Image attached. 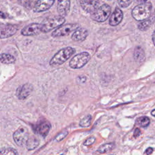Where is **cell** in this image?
I'll use <instances>...</instances> for the list:
<instances>
[{
    "mask_svg": "<svg viewBox=\"0 0 155 155\" xmlns=\"http://www.w3.org/2000/svg\"><path fill=\"white\" fill-rule=\"evenodd\" d=\"M151 4L145 2L136 6L133 9L131 14L136 21H144L151 16Z\"/></svg>",
    "mask_w": 155,
    "mask_h": 155,
    "instance_id": "6da1fadb",
    "label": "cell"
},
{
    "mask_svg": "<svg viewBox=\"0 0 155 155\" xmlns=\"http://www.w3.org/2000/svg\"><path fill=\"white\" fill-rule=\"evenodd\" d=\"M75 52V49L68 47L62 48L57 52L50 61V65L51 66H57L61 65L70 58Z\"/></svg>",
    "mask_w": 155,
    "mask_h": 155,
    "instance_id": "7a4b0ae2",
    "label": "cell"
},
{
    "mask_svg": "<svg viewBox=\"0 0 155 155\" xmlns=\"http://www.w3.org/2000/svg\"><path fill=\"white\" fill-rule=\"evenodd\" d=\"M65 19L64 17L61 16H56L45 20L42 24H41V32L47 33L53 29L58 28L63 25Z\"/></svg>",
    "mask_w": 155,
    "mask_h": 155,
    "instance_id": "3957f363",
    "label": "cell"
},
{
    "mask_svg": "<svg viewBox=\"0 0 155 155\" xmlns=\"http://www.w3.org/2000/svg\"><path fill=\"white\" fill-rule=\"evenodd\" d=\"M110 13L111 7L108 4H104L91 13V18L97 22H104L108 18Z\"/></svg>",
    "mask_w": 155,
    "mask_h": 155,
    "instance_id": "277c9868",
    "label": "cell"
},
{
    "mask_svg": "<svg viewBox=\"0 0 155 155\" xmlns=\"http://www.w3.org/2000/svg\"><path fill=\"white\" fill-rule=\"evenodd\" d=\"M90 55L87 52H82L75 55L70 61L69 65L72 68H81L90 60Z\"/></svg>",
    "mask_w": 155,
    "mask_h": 155,
    "instance_id": "5b68a950",
    "label": "cell"
},
{
    "mask_svg": "<svg viewBox=\"0 0 155 155\" xmlns=\"http://www.w3.org/2000/svg\"><path fill=\"white\" fill-rule=\"evenodd\" d=\"M13 137L16 145L24 146L29 137L28 131L25 127H20L14 132Z\"/></svg>",
    "mask_w": 155,
    "mask_h": 155,
    "instance_id": "8992f818",
    "label": "cell"
},
{
    "mask_svg": "<svg viewBox=\"0 0 155 155\" xmlns=\"http://www.w3.org/2000/svg\"><path fill=\"white\" fill-rule=\"evenodd\" d=\"M78 27H79L78 25L74 24L62 25L60 27H58L56 30H54L52 32L51 36L54 38L67 36L69 35V33H70L73 30H76Z\"/></svg>",
    "mask_w": 155,
    "mask_h": 155,
    "instance_id": "52a82bcc",
    "label": "cell"
},
{
    "mask_svg": "<svg viewBox=\"0 0 155 155\" xmlns=\"http://www.w3.org/2000/svg\"><path fill=\"white\" fill-rule=\"evenodd\" d=\"M18 28L11 24H0V39L9 38L16 33Z\"/></svg>",
    "mask_w": 155,
    "mask_h": 155,
    "instance_id": "ba28073f",
    "label": "cell"
},
{
    "mask_svg": "<svg viewBox=\"0 0 155 155\" xmlns=\"http://www.w3.org/2000/svg\"><path fill=\"white\" fill-rule=\"evenodd\" d=\"M41 24L32 23L30 24L21 30V34L24 36H33L41 32Z\"/></svg>",
    "mask_w": 155,
    "mask_h": 155,
    "instance_id": "9c48e42d",
    "label": "cell"
},
{
    "mask_svg": "<svg viewBox=\"0 0 155 155\" xmlns=\"http://www.w3.org/2000/svg\"><path fill=\"white\" fill-rule=\"evenodd\" d=\"M33 91V86L30 84H25L16 90V96L19 99L27 98Z\"/></svg>",
    "mask_w": 155,
    "mask_h": 155,
    "instance_id": "30bf717a",
    "label": "cell"
},
{
    "mask_svg": "<svg viewBox=\"0 0 155 155\" xmlns=\"http://www.w3.org/2000/svg\"><path fill=\"white\" fill-rule=\"evenodd\" d=\"M54 2L52 0H39L36 2L33 11L35 12H42L49 9Z\"/></svg>",
    "mask_w": 155,
    "mask_h": 155,
    "instance_id": "8fae6325",
    "label": "cell"
},
{
    "mask_svg": "<svg viewBox=\"0 0 155 155\" xmlns=\"http://www.w3.org/2000/svg\"><path fill=\"white\" fill-rule=\"evenodd\" d=\"M81 5L82 8L87 12L93 13L98 8L99 1H81Z\"/></svg>",
    "mask_w": 155,
    "mask_h": 155,
    "instance_id": "7c38bea8",
    "label": "cell"
},
{
    "mask_svg": "<svg viewBox=\"0 0 155 155\" xmlns=\"http://www.w3.org/2000/svg\"><path fill=\"white\" fill-rule=\"evenodd\" d=\"M50 128H51L50 124L48 122L44 121L38 124L35 127V130L36 133L40 134L41 136L44 137L48 134L50 130Z\"/></svg>",
    "mask_w": 155,
    "mask_h": 155,
    "instance_id": "4fadbf2b",
    "label": "cell"
},
{
    "mask_svg": "<svg viewBox=\"0 0 155 155\" xmlns=\"http://www.w3.org/2000/svg\"><path fill=\"white\" fill-rule=\"evenodd\" d=\"M122 19L123 13L122 10L119 8H116L110 18L109 24L112 26H116L122 21Z\"/></svg>",
    "mask_w": 155,
    "mask_h": 155,
    "instance_id": "5bb4252c",
    "label": "cell"
},
{
    "mask_svg": "<svg viewBox=\"0 0 155 155\" xmlns=\"http://www.w3.org/2000/svg\"><path fill=\"white\" fill-rule=\"evenodd\" d=\"M88 35V31L85 28H78L73 33L71 39L74 41H82Z\"/></svg>",
    "mask_w": 155,
    "mask_h": 155,
    "instance_id": "9a60e30c",
    "label": "cell"
},
{
    "mask_svg": "<svg viewBox=\"0 0 155 155\" xmlns=\"http://www.w3.org/2000/svg\"><path fill=\"white\" fill-rule=\"evenodd\" d=\"M70 1H58L57 8L59 16L63 17L66 15L70 10Z\"/></svg>",
    "mask_w": 155,
    "mask_h": 155,
    "instance_id": "2e32d148",
    "label": "cell"
},
{
    "mask_svg": "<svg viewBox=\"0 0 155 155\" xmlns=\"http://www.w3.org/2000/svg\"><path fill=\"white\" fill-rule=\"evenodd\" d=\"M133 58L134 60L139 63H141L145 60V53L142 47L137 46L135 48L133 53Z\"/></svg>",
    "mask_w": 155,
    "mask_h": 155,
    "instance_id": "e0dca14e",
    "label": "cell"
},
{
    "mask_svg": "<svg viewBox=\"0 0 155 155\" xmlns=\"http://www.w3.org/2000/svg\"><path fill=\"white\" fill-rule=\"evenodd\" d=\"M39 144V139L35 136H29L25 145L28 150H33L36 148Z\"/></svg>",
    "mask_w": 155,
    "mask_h": 155,
    "instance_id": "ac0fdd59",
    "label": "cell"
},
{
    "mask_svg": "<svg viewBox=\"0 0 155 155\" xmlns=\"http://www.w3.org/2000/svg\"><path fill=\"white\" fill-rule=\"evenodd\" d=\"M16 59L15 58L10 54L7 53H1L0 54V62L2 64H13L15 62Z\"/></svg>",
    "mask_w": 155,
    "mask_h": 155,
    "instance_id": "d6986e66",
    "label": "cell"
},
{
    "mask_svg": "<svg viewBox=\"0 0 155 155\" xmlns=\"http://www.w3.org/2000/svg\"><path fill=\"white\" fill-rule=\"evenodd\" d=\"M114 146H115L114 143L112 142L105 143L100 146L97 151L100 153H106L113 150L114 148Z\"/></svg>",
    "mask_w": 155,
    "mask_h": 155,
    "instance_id": "ffe728a7",
    "label": "cell"
},
{
    "mask_svg": "<svg viewBox=\"0 0 155 155\" xmlns=\"http://www.w3.org/2000/svg\"><path fill=\"white\" fill-rule=\"evenodd\" d=\"M153 19H154V17L153 16L151 19H147L142 21L137 25L138 28L141 31H145L148 30L151 26V25L152 24V23L153 22V21H154Z\"/></svg>",
    "mask_w": 155,
    "mask_h": 155,
    "instance_id": "44dd1931",
    "label": "cell"
},
{
    "mask_svg": "<svg viewBox=\"0 0 155 155\" xmlns=\"http://www.w3.org/2000/svg\"><path fill=\"white\" fill-rule=\"evenodd\" d=\"M0 155H18V154L14 148H2L0 149Z\"/></svg>",
    "mask_w": 155,
    "mask_h": 155,
    "instance_id": "7402d4cb",
    "label": "cell"
},
{
    "mask_svg": "<svg viewBox=\"0 0 155 155\" xmlns=\"http://www.w3.org/2000/svg\"><path fill=\"white\" fill-rule=\"evenodd\" d=\"M136 122H137V124L138 125H139L140 126H141L142 127H146L150 124V120L149 117H148L147 116H142V117L138 118L137 119Z\"/></svg>",
    "mask_w": 155,
    "mask_h": 155,
    "instance_id": "603a6c76",
    "label": "cell"
},
{
    "mask_svg": "<svg viewBox=\"0 0 155 155\" xmlns=\"http://www.w3.org/2000/svg\"><path fill=\"white\" fill-rule=\"evenodd\" d=\"M91 116L88 114L86 116H85L84 118H82L80 122H79V125L82 127H88L91 124Z\"/></svg>",
    "mask_w": 155,
    "mask_h": 155,
    "instance_id": "cb8c5ba5",
    "label": "cell"
},
{
    "mask_svg": "<svg viewBox=\"0 0 155 155\" xmlns=\"http://www.w3.org/2000/svg\"><path fill=\"white\" fill-rule=\"evenodd\" d=\"M68 134V131H62L60 133H59L55 137V140L56 141H61L62 140V139H64L66 136Z\"/></svg>",
    "mask_w": 155,
    "mask_h": 155,
    "instance_id": "d4e9b609",
    "label": "cell"
},
{
    "mask_svg": "<svg viewBox=\"0 0 155 155\" xmlns=\"http://www.w3.org/2000/svg\"><path fill=\"white\" fill-rule=\"evenodd\" d=\"M117 2L121 7L125 8L130 5V4L132 2V1H118Z\"/></svg>",
    "mask_w": 155,
    "mask_h": 155,
    "instance_id": "484cf974",
    "label": "cell"
},
{
    "mask_svg": "<svg viewBox=\"0 0 155 155\" xmlns=\"http://www.w3.org/2000/svg\"><path fill=\"white\" fill-rule=\"evenodd\" d=\"M95 140H96V138L94 137H90L84 142V145L89 146L90 145H92L93 143H94Z\"/></svg>",
    "mask_w": 155,
    "mask_h": 155,
    "instance_id": "4316f807",
    "label": "cell"
},
{
    "mask_svg": "<svg viewBox=\"0 0 155 155\" xmlns=\"http://www.w3.org/2000/svg\"><path fill=\"white\" fill-rule=\"evenodd\" d=\"M87 78L85 76H79L77 79V81H78L79 83H84L85 82Z\"/></svg>",
    "mask_w": 155,
    "mask_h": 155,
    "instance_id": "83f0119b",
    "label": "cell"
},
{
    "mask_svg": "<svg viewBox=\"0 0 155 155\" xmlns=\"http://www.w3.org/2000/svg\"><path fill=\"white\" fill-rule=\"evenodd\" d=\"M140 133H141V132H140V129L138 128H136V130H135L134 131L133 136H134V137H137L138 136H139V135L140 134Z\"/></svg>",
    "mask_w": 155,
    "mask_h": 155,
    "instance_id": "f1b7e54d",
    "label": "cell"
},
{
    "mask_svg": "<svg viewBox=\"0 0 155 155\" xmlns=\"http://www.w3.org/2000/svg\"><path fill=\"white\" fill-rule=\"evenodd\" d=\"M153 151V148H151V147H148L145 151V153L147 155H150L151 154Z\"/></svg>",
    "mask_w": 155,
    "mask_h": 155,
    "instance_id": "f546056e",
    "label": "cell"
},
{
    "mask_svg": "<svg viewBox=\"0 0 155 155\" xmlns=\"http://www.w3.org/2000/svg\"><path fill=\"white\" fill-rule=\"evenodd\" d=\"M154 32H153V35H152V40H153V43H154Z\"/></svg>",
    "mask_w": 155,
    "mask_h": 155,
    "instance_id": "4dcf8cb0",
    "label": "cell"
},
{
    "mask_svg": "<svg viewBox=\"0 0 155 155\" xmlns=\"http://www.w3.org/2000/svg\"><path fill=\"white\" fill-rule=\"evenodd\" d=\"M154 112H155V111H154V110H152V112H151V114H152L153 116H155V115H154Z\"/></svg>",
    "mask_w": 155,
    "mask_h": 155,
    "instance_id": "1f68e13d",
    "label": "cell"
}]
</instances>
